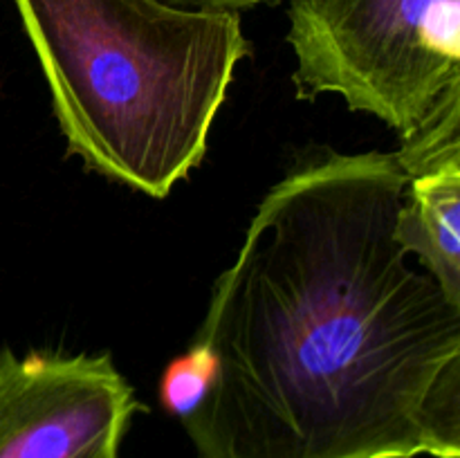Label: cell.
<instances>
[{"mask_svg": "<svg viewBox=\"0 0 460 458\" xmlns=\"http://www.w3.org/2000/svg\"><path fill=\"white\" fill-rule=\"evenodd\" d=\"M394 153L301 160L256 209L196 341L198 458H458L460 304L394 236Z\"/></svg>", "mask_w": 460, "mask_h": 458, "instance_id": "cell-1", "label": "cell"}, {"mask_svg": "<svg viewBox=\"0 0 460 458\" xmlns=\"http://www.w3.org/2000/svg\"><path fill=\"white\" fill-rule=\"evenodd\" d=\"M166 4L184 9H216V12H245V9L259 7V4L272 3V0H162Z\"/></svg>", "mask_w": 460, "mask_h": 458, "instance_id": "cell-8", "label": "cell"}, {"mask_svg": "<svg viewBox=\"0 0 460 458\" xmlns=\"http://www.w3.org/2000/svg\"><path fill=\"white\" fill-rule=\"evenodd\" d=\"M216 380V359L207 346L193 341L191 348L171 359L160 377V402L171 416L184 418L202 402Z\"/></svg>", "mask_w": 460, "mask_h": 458, "instance_id": "cell-7", "label": "cell"}, {"mask_svg": "<svg viewBox=\"0 0 460 458\" xmlns=\"http://www.w3.org/2000/svg\"><path fill=\"white\" fill-rule=\"evenodd\" d=\"M296 97L340 94L411 133L460 84V0H290Z\"/></svg>", "mask_w": 460, "mask_h": 458, "instance_id": "cell-3", "label": "cell"}, {"mask_svg": "<svg viewBox=\"0 0 460 458\" xmlns=\"http://www.w3.org/2000/svg\"><path fill=\"white\" fill-rule=\"evenodd\" d=\"M394 236L460 304V164L409 178Z\"/></svg>", "mask_w": 460, "mask_h": 458, "instance_id": "cell-5", "label": "cell"}, {"mask_svg": "<svg viewBox=\"0 0 460 458\" xmlns=\"http://www.w3.org/2000/svg\"><path fill=\"white\" fill-rule=\"evenodd\" d=\"M67 155L151 198L205 160L236 66L241 13L162 0H13Z\"/></svg>", "mask_w": 460, "mask_h": 458, "instance_id": "cell-2", "label": "cell"}, {"mask_svg": "<svg viewBox=\"0 0 460 458\" xmlns=\"http://www.w3.org/2000/svg\"><path fill=\"white\" fill-rule=\"evenodd\" d=\"M394 155L407 178L460 164V84L440 97L411 133L400 137Z\"/></svg>", "mask_w": 460, "mask_h": 458, "instance_id": "cell-6", "label": "cell"}, {"mask_svg": "<svg viewBox=\"0 0 460 458\" xmlns=\"http://www.w3.org/2000/svg\"><path fill=\"white\" fill-rule=\"evenodd\" d=\"M139 409L111 355L0 350V458H119Z\"/></svg>", "mask_w": 460, "mask_h": 458, "instance_id": "cell-4", "label": "cell"}]
</instances>
